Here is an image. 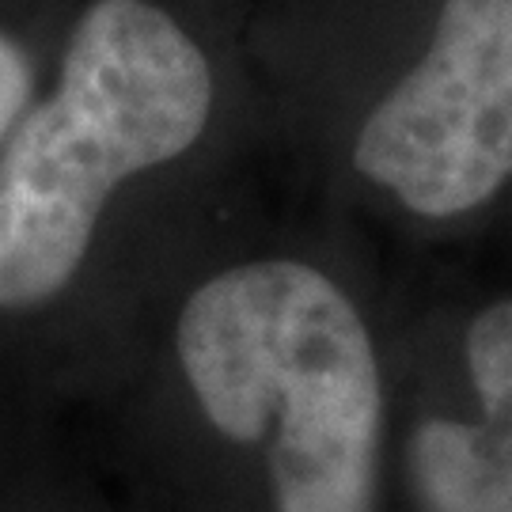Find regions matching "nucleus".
<instances>
[{
	"mask_svg": "<svg viewBox=\"0 0 512 512\" xmlns=\"http://www.w3.org/2000/svg\"><path fill=\"white\" fill-rule=\"evenodd\" d=\"M35 95V73L31 61L19 50V42L0 35V145L8 141V133L16 129L23 110L31 107Z\"/></svg>",
	"mask_w": 512,
	"mask_h": 512,
	"instance_id": "nucleus-5",
	"label": "nucleus"
},
{
	"mask_svg": "<svg viewBox=\"0 0 512 512\" xmlns=\"http://www.w3.org/2000/svg\"><path fill=\"white\" fill-rule=\"evenodd\" d=\"M190 403L262 475L270 512H380L387 387L365 311L304 258L232 262L186 293Z\"/></svg>",
	"mask_w": 512,
	"mask_h": 512,
	"instance_id": "nucleus-1",
	"label": "nucleus"
},
{
	"mask_svg": "<svg viewBox=\"0 0 512 512\" xmlns=\"http://www.w3.org/2000/svg\"><path fill=\"white\" fill-rule=\"evenodd\" d=\"M353 171L429 224L512 183V0H444L425 54L365 114Z\"/></svg>",
	"mask_w": 512,
	"mask_h": 512,
	"instance_id": "nucleus-3",
	"label": "nucleus"
},
{
	"mask_svg": "<svg viewBox=\"0 0 512 512\" xmlns=\"http://www.w3.org/2000/svg\"><path fill=\"white\" fill-rule=\"evenodd\" d=\"M471 414H425L406 437V486L418 512H512V296L463 330Z\"/></svg>",
	"mask_w": 512,
	"mask_h": 512,
	"instance_id": "nucleus-4",
	"label": "nucleus"
},
{
	"mask_svg": "<svg viewBox=\"0 0 512 512\" xmlns=\"http://www.w3.org/2000/svg\"><path fill=\"white\" fill-rule=\"evenodd\" d=\"M213 95L205 50L160 4L84 8L57 88L0 145V311H31L73 281L110 198L183 160Z\"/></svg>",
	"mask_w": 512,
	"mask_h": 512,
	"instance_id": "nucleus-2",
	"label": "nucleus"
}]
</instances>
